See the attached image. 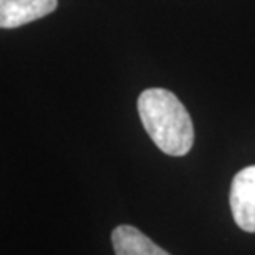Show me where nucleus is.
Instances as JSON below:
<instances>
[{
    "label": "nucleus",
    "mask_w": 255,
    "mask_h": 255,
    "mask_svg": "<svg viewBox=\"0 0 255 255\" xmlns=\"http://www.w3.org/2000/svg\"><path fill=\"white\" fill-rule=\"evenodd\" d=\"M138 114L155 145L166 155L183 156L194 142L193 121L173 92L151 88L138 97Z\"/></svg>",
    "instance_id": "obj_1"
},
{
    "label": "nucleus",
    "mask_w": 255,
    "mask_h": 255,
    "mask_svg": "<svg viewBox=\"0 0 255 255\" xmlns=\"http://www.w3.org/2000/svg\"><path fill=\"white\" fill-rule=\"evenodd\" d=\"M229 201L236 224L246 232H255V165L234 176Z\"/></svg>",
    "instance_id": "obj_2"
},
{
    "label": "nucleus",
    "mask_w": 255,
    "mask_h": 255,
    "mask_svg": "<svg viewBox=\"0 0 255 255\" xmlns=\"http://www.w3.org/2000/svg\"><path fill=\"white\" fill-rule=\"evenodd\" d=\"M58 0H0V28H17L50 15Z\"/></svg>",
    "instance_id": "obj_3"
},
{
    "label": "nucleus",
    "mask_w": 255,
    "mask_h": 255,
    "mask_svg": "<svg viewBox=\"0 0 255 255\" xmlns=\"http://www.w3.org/2000/svg\"><path fill=\"white\" fill-rule=\"evenodd\" d=\"M112 246L116 255H170L133 226H117L112 231Z\"/></svg>",
    "instance_id": "obj_4"
}]
</instances>
